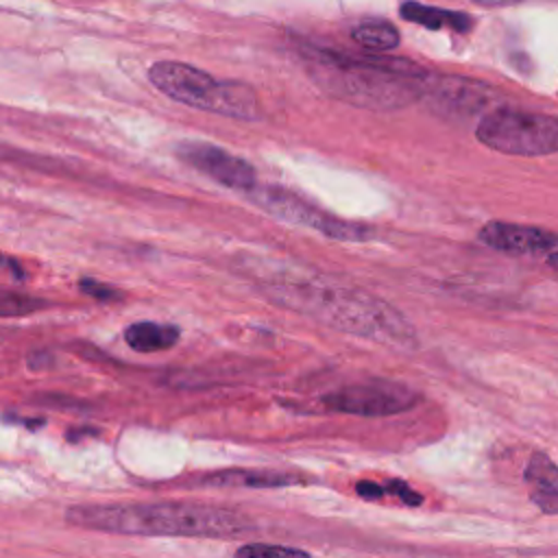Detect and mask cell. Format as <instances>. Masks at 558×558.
I'll list each match as a JSON object with an SVG mask.
<instances>
[{
    "label": "cell",
    "mask_w": 558,
    "mask_h": 558,
    "mask_svg": "<svg viewBox=\"0 0 558 558\" xmlns=\"http://www.w3.org/2000/svg\"><path fill=\"white\" fill-rule=\"evenodd\" d=\"M148 81L168 98L194 109L238 120H259L264 113L255 89L246 83L218 81L181 61L153 63L148 68Z\"/></svg>",
    "instance_id": "4"
},
{
    "label": "cell",
    "mask_w": 558,
    "mask_h": 558,
    "mask_svg": "<svg viewBox=\"0 0 558 558\" xmlns=\"http://www.w3.org/2000/svg\"><path fill=\"white\" fill-rule=\"evenodd\" d=\"M547 264L554 268V270H558V251L556 253H549L547 255Z\"/></svg>",
    "instance_id": "20"
},
{
    "label": "cell",
    "mask_w": 558,
    "mask_h": 558,
    "mask_svg": "<svg viewBox=\"0 0 558 558\" xmlns=\"http://www.w3.org/2000/svg\"><path fill=\"white\" fill-rule=\"evenodd\" d=\"M523 480L530 499L545 514H558V464L543 451H534L525 464Z\"/></svg>",
    "instance_id": "11"
},
{
    "label": "cell",
    "mask_w": 558,
    "mask_h": 558,
    "mask_svg": "<svg viewBox=\"0 0 558 558\" xmlns=\"http://www.w3.org/2000/svg\"><path fill=\"white\" fill-rule=\"evenodd\" d=\"M351 37L366 50L386 52L399 44V31L386 20H362L353 26Z\"/></svg>",
    "instance_id": "15"
},
{
    "label": "cell",
    "mask_w": 558,
    "mask_h": 558,
    "mask_svg": "<svg viewBox=\"0 0 558 558\" xmlns=\"http://www.w3.org/2000/svg\"><path fill=\"white\" fill-rule=\"evenodd\" d=\"M248 272L259 290L281 307L351 336L403 349L416 347L414 327L403 314L360 288L292 264L259 266L251 259Z\"/></svg>",
    "instance_id": "1"
},
{
    "label": "cell",
    "mask_w": 558,
    "mask_h": 558,
    "mask_svg": "<svg viewBox=\"0 0 558 558\" xmlns=\"http://www.w3.org/2000/svg\"><path fill=\"white\" fill-rule=\"evenodd\" d=\"M181 338V329L168 323L140 320L124 329V342L137 353H155L174 347Z\"/></svg>",
    "instance_id": "12"
},
{
    "label": "cell",
    "mask_w": 558,
    "mask_h": 558,
    "mask_svg": "<svg viewBox=\"0 0 558 558\" xmlns=\"http://www.w3.org/2000/svg\"><path fill=\"white\" fill-rule=\"evenodd\" d=\"M78 290L96 301H102V303H109V301H120L122 299V292L109 283H102L98 279H89V277H83L78 281Z\"/></svg>",
    "instance_id": "18"
},
{
    "label": "cell",
    "mask_w": 558,
    "mask_h": 558,
    "mask_svg": "<svg viewBox=\"0 0 558 558\" xmlns=\"http://www.w3.org/2000/svg\"><path fill=\"white\" fill-rule=\"evenodd\" d=\"M475 137L506 155L541 157L558 153V118L538 111L504 107L486 113L475 129Z\"/></svg>",
    "instance_id": "5"
},
{
    "label": "cell",
    "mask_w": 558,
    "mask_h": 558,
    "mask_svg": "<svg viewBox=\"0 0 558 558\" xmlns=\"http://www.w3.org/2000/svg\"><path fill=\"white\" fill-rule=\"evenodd\" d=\"M312 81L329 96L364 109H401L425 96L427 74L405 59L360 57L301 46Z\"/></svg>",
    "instance_id": "3"
},
{
    "label": "cell",
    "mask_w": 558,
    "mask_h": 558,
    "mask_svg": "<svg viewBox=\"0 0 558 558\" xmlns=\"http://www.w3.org/2000/svg\"><path fill=\"white\" fill-rule=\"evenodd\" d=\"M253 205L264 209L266 214L275 216L277 220L299 225L305 229H314L331 240H344V242H364L373 240L375 231L360 222L340 220L316 205L303 201L294 192L279 187V185H255L251 192L244 194Z\"/></svg>",
    "instance_id": "6"
},
{
    "label": "cell",
    "mask_w": 558,
    "mask_h": 558,
    "mask_svg": "<svg viewBox=\"0 0 558 558\" xmlns=\"http://www.w3.org/2000/svg\"><path fill=\"white\" fill-rule=\"evenodd\" d=\"M46 307L44 299H37L33 294H20V292H11V290H2L0 288V316L9 318V316H28L35 314L39 310Z\"/></svg>",
    "instance_id": "16"
},
{
    "label": "cell",
    "mask_w": 558,
    "mask_h": 558,
    "mask_svg": "<svg viewBox=\"0 0 558 558\" xmlns=\"http://www.w3.org/2000/svg\"><path fill=\"white\" fill-rule=\"evenodd\" d=\"M205 484L216 486H246V488H281L292 484H303V475L281 473V471H251V469H235V471H220L203 480Z\"/></svg>",
    "instance_id": "13"
},
{
    "label": "cell",
    "mask_w": 558,
    "mask_h": 558,
    "mask_svg": "<svg viewBox=\"0 0 558 558\" xmlns=\"http://www.w3.org/2000/svg\"><path fill=\"white\" fill-rule=\"evenodd\" d=\"M233 558H312V556L299 547L270 545V543H246L235 549Z\"/></svg>",
    "instance_id": "17"
},
{
    "label": "cell",
    "mask_w": 558,
    "mask_h": 558,
    "mask_svg": "<svg viewBox=\"0 0 558 558\" xmlns=\"http://www.w3.org/2000/svg\"><path fill=\"white\" fill-rule=\"evenodd\" d=\"M488 89L482 83L464 81L458 76H429L425 96L447 111L473 113L488 102Z\"/></svg>",
    "instance_id": "10"
},
{
    "label": "cell",
    "mask_w": 558,
    "mask_h": 558,
    "mask_svg": "<svg viewBox=\"0 0 558 558\" xmlns=\"http://www.w3.org/2000/svg\"><path fill=\"white\" fill-rule=\"evenodd\" d=\"M477 238L497 251L512 253V255H527V253H538V251H551L558 246V233L541 229V227H530V225H514V222H486Z\"/></svg>",
    "instance_id": "9"
},
{
    "label": "cell",
    "mask_w": 558,
    "mask_h": 558,
    "mask_svg": "<svg viewBox=\"0 0 558 558\" xmlns=\"http://www.w3.org/2000/svg\"><path fill=\"white\" fill-rule=\"evenodd\" d=\"M469 2L480 4V7H510V4L525 2V0H469Z\"/></svg>",
    "instance_id": "19"
},
{
    "label": "cell",
    "mask_w": 558,
    "mask_h": 558,
    "mask_svg": "<svg viewBox=\"0 0 558 558\" xmlns=\"http://www.w3.org/2000/svg\"><path fill=\"white\" fill-rule=\"evenodd\" d=\"M320 403L340 414L353 416H392L412 410L418 403L416 390L390 379H371L362 384H349L320 397Z\"/></svg>",
    "instance_id": "7"
},
{
    "label": "cell",
    "mask_w": 558,
    "mask_h": 558,
    "mask_svg": "<svg viewBox=\"0 0 558 558\" xmlns=\"http://www.w3.org/2000/svg\"><path fill=\"white\" fill-rule=\"evenodd\" d=\"M177 155L187 166L201 170L216 183L240 192H251L257 185V174L248 161L209 142H181Z\"/></svg>",
    "instance_id": "8"
},
{
    "label": "cell",
    "mask_w": 558,
    "mask_h": 558,
    "mask_svg": "<svg viewBox=\"0 0 558 558\" xmlns=\"http://www.w3.org/2000/svg\"><path fill=\"white\" fill-rule=\"evenodd\" d=\"M65 521L83 530L129 536L231 538L255 532V521L240 510L187 501L70 506Z\"/></svg>",
    "instance_id": "2"
},
{
    "label": "cell",
    "mask_w": 558,
    "mask_h": 558,
    "mask_svg": "<svg viewBox=\"0 0 558 558\" xmlns=\"http://www.w3.org/2000/svg\"><path fill=\"white\" fill-rule=\"evenodd\" d=\"M399 15L408 22L421 24L425 28H451L458 33H466L471 28V17L466 13H458V11H447L440 7H429V4H421V2H403L399 7Z\"/></svg>",
    "instance_id": "14"
}]
</instances>
